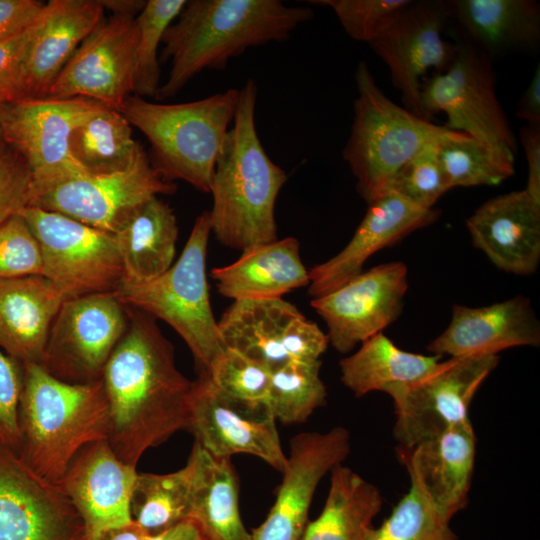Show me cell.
<instances>
[{
	"label": "cell",
	"mask_w": 540,
	"mask_h": 540,
	"mask_svg": "<svg viewBox=\"0 0 540 540\" xmlns=\"http://www.w3.org/2000/svg\"><path fill=\"white\" fill-rule=\"evenodd\" d=\"M127 329L102 383L109 408L106 441L124 463L186 429L194 381L177 368L174 349L151 315L128 307Z\"/></svg>",
	"instance_id": "6da1fadb"
},
{
	"label": "cell",
	"mask_w": 540,
	"mask_h": 540,
	"mask_svg": "<svg viewBox=\"0 0 540 540\" xmlns=\"http://www.w3.org/2000/svg\"><path fill=\"white\" fill-rule=\"evenodd\" d=\"M313 17L308 7L280 0H190L167 28L160 62L171 68L156 99L174 97L204 70H223L252 47L287 40Z\"/></svg>",
	"instance_id": "7a4b0ae2"
},
{
	"label": "cell",
	"mask_w": 540,
	"mask_h": 540,
	"mask_svg": "<svg viewBox=\"0 0 540 540\" xmlns=\"http://www.w3.org/2000/svg\"><path fill=\"white\" fill-rule=\"evenodd\" d=\"M257 94L253 79L239 89L234 120L210 188L211 232L224 246L241 251L278 239L275 204L288 179L286 172L268 156L258 136Z\"/></svg>",
	"instance_id": "3957f363"
},
{
	"label": "cell",
	"mask_w": 540,
	"mask_h": 540,
	"mask_svg": "<svg viewBox=\"0 0 540 540\" xmlns=\"http://www.w3.org/2000/svg\"><path fill=\"white\" fill-rule=\"evenodd\" d=\"M19 404L21 459L43 479L58 485L81 449L106 440L109 408L102 380L72 384L41 364L22 365Z\"/></svg>",
	"instance_id": "277c9868"
},
{
	"label": "cell",
	"mask_w": 540,
	"mask_h": 540,
	"mask_svg": "<svg viewBox=\"0 0 540 540\" xmlns=\"http://www.w3.org/2000/svg\"><path fill=\"white\" fill-rule=\"evenodd\" d=\"M238 97L239 89L235 88L176 104L130 95L119 111L148 139L151 165L165 181L182 180L198 191L210 193Z\"/></svg>",
	"instance_id": "5b68a950"
},
{
	"label": "cell",
	"mask_w": 540,
	"mask_h": 540,
	"mask_svg": "<svg viewBox=\"0 0 540 540\" xmlns=\"http://www.w3.org/2000/svg\"><path fill=\"white\" fill-rule=\"evenodd\" d=\"M354 118L342 157L367 204L378 198L398 170L452 130L416 116L389 99L364 61L355 72Z\"/></svg>",
	"instance_id": "8992f818"
},
{
	"label": "cell",
	"mask_w": 540,
	"mask_h": 540,
	"mask_svg": "<svg viewBox=\"0 0 540 540\" xmlns=\"http://www.w3.org/2000/svg\"><path fill=\"white\" fill-rule=\"evenodd\" d=\"M209 211L195 220L179 258L160 276L145 282L121 281L114 291L127 307L172 327L192 352L199 372L210 369L225 347L210 304L206 274Z\"/></svg>",
	"instance_id": "52a82bcc"
},
{
	"label": "cell",
	"mask_w": 540,
	"mask_h": 540,
	"mask_svg": "<svg viewBox=\"0 0 540 540\" xmlns=\"http://www.w3.org/2000/svg\"><path fill=\"white\" fill-rule=\"evenodd\" d=\"M106 107L83 97L26 99L7 104L0 137L28 165L32 178L30 205L55 186L87 175L70 152V137L77 126Z\"/></svg>",
	"instance_id": "ba28073f"
},
{
	"label": "cell",
	"mask_w": 540,
	"mask_h": 540,
	"mask_svg": "<svg viewBox=\"0 0 540 540\" xmlns=\"http://www.w3.org/2000/svg\"><path fill=\"white\" fill-rule=\"evenodd\" d=\"M19 214L39 243L42 275L68 299L118 288L124 271L115 234L35 206Z\"/></svg>",
	"instance_id": "9c48e42d"
},
{
	"label": "cell",
	"mask_w": 540,
	"mask_h": 540,
	"mask_svg": "<svg viewBox=\"0 0 540 540\" xmlns=\"http://www.w3.org/2000/svg\"><path fill=\"white\" fill-rule=\"evenodd\" d=\"M453 62L421 84L423 119L444 112L447 129L517 151V139L496 95L492 61L461 37Z\"/></svg>",
	"instance_id": "30bf717a"
},
{
	"label": "cell",
	"mask_w": 540,
	"mask_h": 540,
	"mask_svg": "<svg viewBox=\"0 0 540 540\" xmlns=\"http://www.w3.org/2000/svg\"><path fill=\"white\" fill-rule=\"evenodd\" d=\"M498 355L450 357L416 381L389 387L398 448H410L443 430L469 420V406L496 368Z\"/></svg>",
	"instance_id": "8fae6325"
},
{
	"label": "cell",
	"mask_w": 540,
	"mask_h": 540,
	"mask_svg": "<svg viewBox=\"0 0 540 540\" xmlns=\"http://www.w3.org/2000/svg\"><path fill=\"white\" fill-rule=\"evenodd\" d=\"M129 321L128 307L114 292L93 293L64 301L47 340L42 367L72 384L99 381Z\"/></svg>",
	"instance_id": "7c38bea8"
},
{
	"label": "cell",
	"mask_w": 540,
	"mask_h": 540,
	"mask_svg": "<svg viewBox=\"0 0 540 540\" xmlns=\"http://www.w3.org/2000/svg\"><path fill=\"white\" fill-rule=\"evenodd\" d=\"M175 190L174 183L154 170L143 148L127 169L70 179L38 196L30 206L116 234L144 202Z\"/></svg>",
	"instance_id": "4fadbf2b"
},
{
	"label": "cell",
	"mask_w": 540,
	"mask_h": 540,
	"mask_svg": "<svg viewBox=\"0 0 540 540\" xmlns=\"http://www.w3.org/2000/svg\"><path fill=\"white\" fill-rule=\"evenodd\" d=\"M449 19L447 1H410L396 21L368 45L389 69L404 108L422 118L421 77L434 68L447 70L453 62L456 43L442 38Z\"/></svg>",
	"instance_id": "5bb4252c"
},
{
	"label": "cell",
	"mask_w": 540,
	"mask_h": 540,
	"mask_svg": "<svg viewBox=\"0 0 540 540\" xmlns=\"http://www.w3.org/2000/svg\"><path fill=\"white\" fill-rule=\"evenodd\" d=\"M408 270L400 261L361 272L310 304L328 328V341L339 353L380 333L401 314Z\"/></svg>",
	"instance_id": "9a60e30c"
},
{
	"label": "cell",
	"mask_w": 540,
	"mask_h": 540,
	"mask_svg": "<svg viewBox=\"0 0 540 540\" xmlns=\"http://www.w3.org/2000/svg\"><path fill=\"white\" fill-rule=\"evenodd\" d=\"M136 17L112 14L81 43L46 98L83 97L120 110L133 93Z\"/></svg>",
	"instance_id": "2e32d148"
},
{
	"label": "cell",
	"mask_w": 540,
	"mask_h": 540,
	"mask_svg": "<svg viewBox=\"0 0 540 540\" xmlns=\"http://www.w3.org/2000/svg\"><path fill=\"white\" fill-rule=\"evenodd\" d=\"M0 540H86L83 521L59 486L2 444Z\"/></svg>",
	"instance_id": "e0dca14e"
},
{
	"label": "cell",
	"mask_w": 540,
	"mask_h": 540,
	"mask_svg": "<svg viewBox=\"0 0 540 540\" xmlns=\"http://www.w3.org/2000/svg\"><path fill=\"white\" fill-rule=\"evenodd\" d=\"M186 429L202 449L217 458L249 454L283 472V452L276 420L267 407L252 408L224 396L206 373L194 381Z\"/></svg>",
	"instance_id": "ac0fdd59"
},
{
	"label": "cell",
	"mask_w": 540,
	"mask_h": 540,
	"mask_svg": "<svg viewBox=\"0 0 540 540\" xmlns=\"http://www.w3.org/2000/svg\"><path fill=\"white\" fill-rule=\"evenodd\" d=\"M349 452L350 434L343 427L293 437L276 500L264 522L252 529L251 540H300L319 482Z\"/></svg>",
	"instance_id": "d6986e66"
},
{
	"label": "cell",
	"mask_w": 540,
	"mask_h": 540,
	"mask_svg": "<svg viewBox=\"0 0 540 540\" xmlns=\"http://www.w3.org/2000/svg\"><path fill=\"white\" fill-rule=\"evenodd\" d=\"M138 472L121 461L106 440L88 444L74 457L59 488L79 513L86 540L132 522L131 499Z\"/></svg>",
	"instance_id": "ffe728a7"
},
{
	"label": "cell",
	"mask_w": 540,
	"mask_h": 540,
	"mask_svg": "<svg viewBox=\"0 0 540 540\" xmlns=\"http://www.w3.org/2000/svg\"><path fill=\"white\" fill-rule=\"evenodd\" d=\"M439 215L437 209L421 208L386 190L368 204L348 244L338 254L309 270V295L316 298L340 287L361 273L364 263L373 254L432 224Z\"/></svg>",
	"instance_id": "44dd1931"
},
{
	"label": "cell",
	"mask_w": 540,
	"mask_h": 540,
	"mask_svg": "<svg viewBox=\"0 0 540 540\" xmlns=\"http://www.w3.org/2000/svg\"><path fill=\"white\" fill-rule=\"evenodd\" d=\"M475 247L500 270L534 273L540 261V203L525 189L493 197L467 219Z\"/></svg>",
	"instance_id": "7402d4cb"
},
{
	"label": "cell",
	"mask_w": 540,
	"mask_h": 540,
	"mask_svg": "<svg viewBox=\"0 0 540 540\" xmlns=\"http://www.w3.org/2000/svg\"><path fill=\"white\" fill-rule=\"evenodd\" d=\"M539 344L540 324L531 303L516 296L484 307L454 305L449 325L427 349L439 357H463Z\"/></svg>",
	"instance_id": "603a6c76"
},
{
	"label": "cell",
	"mask_w": 540,
	"mask_h": 540,
	"mask_svg": "<svg viewBox=\"0 0 540 540\" xmlns=\"http://www.w3.org/2000/svg\"><path fill=\"white\" fill-rule=\"evenodd\" d=\"M398 455L410 481L417 483L449 518L465 508L476 455V437L470 420L410 448H398Z\"/></svg>",
	"instance_id": "cb8c5ba5"
},
{
	"label": "cell",
	"mask_w": 540,
	"mask_h": 540,
	"mask_svg": "<svg viewBox=\"0 0 540 540\" xmlns=\"http://www.w3.org/2000/svg\"><path fill=\"white\" fill-rule=\"evenodd\" d=\"M100 0H50L35 25L23 77L26 99L46 98L81 43L103 22Z\"/></svg>",
	"instance_id": "d4e9b609"
},
{
	"label": "cell",
	"mask_w": 540,
	"mask_h": 540,
	"mask_svg": "<svg viewBox=\"0 0 540 540\" xmlns=\"http://www.w3.org/2000/svg\"><path fill=\"white\" fill-rule=\"evenodd\" d=\"M67 299L43 275L0 279V349L21 365L41 364L52 323Z\"/></svg>",
	"instance_id": "484cf974"
},
{
	"label": "cell",
	"mask_w": 540,
	"mask_h": 540,
	"mask_svg": "<svg viewBox=\"0 0 540 540\" xmlns=\"http://www.w3.org/2000/svg\"><path fill=\"white\" fill-rule=\"evenodd\" d=\"M463 40L488 57L532 52L540 41V5L534 0L447 1Z\"/></svg>",
	"instance_id": "4316f807"
},
{
	"label": "cell",
	"mask_w": 540,
	"mask_h": 540,
	"mask_svg": "<svg viewBox=\"0 0 540 540\" xmlns=\"http://www.w3.org/2000/svg\"><path fill=\"white\" fill-rule=\"evenodd\" d=\"M211 277L218 292L233 300L282 298L310 282L309 270L301 260L299 242L294 237L244 250L233 263L213 268Z\"/></svg>",
	"instance_id": "83f0119b"
},
{
	"label": "cell",
	"mask_w": 540,
	"mask_h": 540,
	"mask_svg": "<svg viewBox=\"0 0 540 540\" xmlns=\"http://www.w3.org/2000/svg\"><path fill=\"white\" fill-rule=\"evenodd\" d=\"M300 314L283 298H242L234 300L217 323L225 348L274 371L289 361L283 340Z\"/></svg>",
	"instance_id": "f1b7e54d"
},
{
	"label": "cell",
	"mask_w": 540,
	"mask_h": 540,
	"mask_svg": "<svg viewBox=\"0 0 540 540\" xmlns=\"http://www.w3.org/2000/svg\"><path fill=\"white\" fill-rule=\"evenodd\" d=\"M191 467L189 520L206 540H251L239 511V488L229 458H217L194 443L187 461Z\"/></svg>",
	"instance_id": "f546056e"
},
{
	"label": "cell",
	"mask_w": 540,
	"mask_h": 540,
	"mask_svg": "<svg viewBox=\"0 0 540 540\" xmlns=\"http://www.w3.org/2000/svg\"><path fill=\"white\" fill-rule=\"evenodd\" d=\"M178 224L170 205L154 196L144 202L115 234L128 282H145L174 263Z\"/></svg>",
	"instance_id": "4dcf8cb0"
},
{
	"label": "cell",
	"mask_w": 540,
	"mask_h": 540,
	"mask_svg": "<svg viewBox=\"0 0 540 540\" xmlns=\"http://www.w3.org/2000/svg\"><path fill=\"white\" fill-rule=\"evenodd\" d=\"M330 472L324 508L306 525L300 540H364L381 510V493L349 467L339 464Z\"/></svg>",
	"instance_id": "1f68e13d"
},
{
	"label": "cell",
	"mask_w": 540,
	"mask_h": 540,
	"mask_svg": "<svg viewBox=\"0 0 540 540\" xmlns=\"http://www.w3.org/2000/svg\"><path fill=\"white\" fill-rule=\"evenodd\" d=\"M439 358L404 351L380 332L340 361L341 382L357 397L373 391L385 392L391 386L418 380Z\"/></svg>",
	"instance_id": "d6a6232c"
},
{
	"label": "cell",
	"mask_w": 540,
	"mask_h": 540,
	"mask_svg": "<svg viewBox=\"0 0 540 540\" xmlns=\"http://www.w3.org/2000/svg\"><path fill=\"white\" fill-rule=\"evenodd\" d=\"M69 146L73 158L89 175L123 171L143 149L133 138L128 120L120 111L109 107L77 126Z\"/></svg>",
	"instance_id": "836d02e7"
},
{
	"label": "cell",
	"mask_w": 540,
	"mask_h": 540,
	"mask_svg": "<svg viewBox=\"0 0 540 540\" xmlns=\"http://www.w3.org/2000/svg\"><path fill=\"white\" fill-rule=\"evenodd\" d=\"M438 157L450 189L497 185L515 172V153L453 132L436 144Z\"/></svg>",
	"instance_id": "e575fe53"
},
{
	"label": "cell",
	"mask_w": 540,
	"mask_h": 540,
	"mask_svg": "<svg viewBox=\"0 0 540 540\" xmlns=\"http://www.w3.org/2000/svg\"><path fill=\"white\" fill-rule=\"evenodd\" d=\"M191 467L172 473H138L131 499L132 520L147 535H155L189 520Z\"/></svg>",
	"instance_id": "d590c367"
},
{
	"label": "cell",
	"mask_w": 540,
	"mask_h": 540,
	"mask_svg": "<svg viewBox=\"0 0 540 540\" xmlns=\"http://www.w3.org/2000/svg\"><path fill=\"white\" fill-rule=\"evenodd\" d=\"M321 361H288L272 371L266 405L283 424L302 423L325 404L327 391L320 378Z\"/></svg>",
	"instance_id": "8d00e7d4"
},
{
	"label": "cell",
	"mask_w": 540,
	"mask_h": 540,
	"mask_svg": "<svg viewBox=\"0 0 540 540\" xmlns=\"http://www.w3.org/2000/svg\"><path fill=\"white\" fill-rule=\"evenodd\" d=\"M410 483L390 516L379 527H371L364 540H457L450 527L451 518L417 483Z\"/></svg>",
	"instance_id": "74e56055"
},
{
	"label": "cell",
	"mask_w": 540,
	"mask_h": 540,
	"mask_svg": "<svg viewBox=\"0 0 540 540\" xmlns=\"http://www.w3.org/2000/svg\"><path fill=\"white\" fill-rule=\"evenodd\" d=\"M186 0H148L136 16L138 41L135 55L133 93L156 97L160 84L158 48L167 28L176 19Z\"/></svg>",
	"instance_id": "f35d334b"
},
{
	"label": "cell",
	"mask_w": 540,
	"mask_h": 540,
	"mask_svg": "<svg viewBox=\"0 0 540 540\" xmlns=\"http://www.w3.org/2000/svg\"><path fill=\"white\" fill-rule=\"evenodd\" d=\"M204 373L232 401L252 408L267 407L272 371L264 365L225 348Z\"/></svg>",
	"instance_id": "ab89813d"
},
{
	"label": "cell",
	"mask_w": 540,
	"mask_h": 540,
	"mask_svg": "<svg viewBox=\"0 0 540 540\" xmlns=\"http://www.w3.org/2000/svg\"><path fill=\"white\" fill-rule=\"evenodd\" d=\"M436 144L426 146L405 163L390 180L386 190L399 194L421 208L433 209L438 199L450 190Z\"/></svg>",
	"instance_id": "60d3db41"
},
{
	"label": "cell",
	"mask_w": 540,
	"mask_h": 540,
	"mask_svg": "<svg viewBox=\"0 0 540 540\" xmlns=\"http://www.w3.org/2000/svg\"><path fill=\"white\" fill-rule=\"evenodd\" d=\"M411 0H313L329 7L354 40L371 43L386 31Z\"/></svg>",
	"instance_id": "b9f144b4"
},
{
	"label": "cell",
	"mask_w": 540,
	"mask_h": 540,
	"mask_svg": "<svg viewBox=\"0 0 540 540\" xmlns=\"http://www.w3.org/2000/svg\"><path fill=\"white\" fill-rule=\"evenodd\" d=\"M39 243L20 215L0 223V279L42 275Z\"/></svg>",
	"instance_id": "7bdbcfd3"
},
{
	"label": "cell",
	"mask_w": 540,
	"mask_h": 540,
	"mask_svg": "<svg viewBox=\"0 0 540 540\" xmlns=\"http://www.w3.org/2000/svg\"><path fill=\"white\" fill-rule=\"evenodd\" d=\"M32 178L24 159L0 137V223L30 206Z\"/></svg>",
	"instance_id": "ee69618b"
},
{
	"label": "cell",
	"mask_w": 540,
	"mask_h": 540,
	"mask_svg": "<svg viewBox=\"0 0 540 540\" xmlns=\"http://www.w3.org/2000/svg\"><path fill=\"white\" fill-rule=\"evenodd\" d=\"M23 388L22 365L0 349V444L19 454V404Z\"/></svg>",
	"instance_id": "f6af8a7d"
},
{
	"label": "cell",
	"mask_w": 540,
	"mask_h": 540,
	"mask_svg": "<svg viewBox=\"0 0 540 540\" xmlns=\"http://www.w3.org/2000/svg\"><path fill=\"white\" fill-rule=\"evenodd\" d=\"M36 22L26 30L0 41V103L24 100L25 60Z\"/></svg>",
	"instance_id": "bcb514c9"
},
{
	"label": "cell",
	"mask_w": 540,
	"mask_h": 540,
	"mask_svg": "<svg viewBox=\"0 0 540 540\" xmlns=\"http://www.w3.org/2000/svg\"><path fill=\"white\" fill-rule=\"evenodd\" d=\"M328 344L327 334L302 313L292 321L283 340L288 360L300 362L320 360Z\"/></svg>",
	"instance_id": "7dc6e473"
},
{
	"label": "cell",
	"mask_w": 540,
	"mask_h": 540,
	"mask_svg": "<svg viewBox=\"0 0 540 540\" xmlns=\"http://www.w3.org/2000/svg\"><path fill=\"white\" fill-rule=\"evenodd\" d=\"M44 8L45 3L38 0H0V41L32 26Z\"/></svg>",
	"instance_id": "c3c4849f"
},
{
	"label": "cell",
	"mask_w": 540,
	"mask_h": 540,
	"mask_svg": "<svg viewBox=\"0 0 540 540\" xmlns=\"http://www.w3.org/2000/svg\"><path fill=\"white\" fill-rule=\"evenodd\" d=\"M528 167L526 192L540 203V125L526 124L519 130Z\"/></svg>",
	"instance_id": "681fc988"
},
{
	"label": "cell",
	"mask_w": 540,
	"mask_h": 540,
	"mask_svg": "<svg viewBox=\"0 0 540 540\" xmlns=\"http://www.w3.org/2000/svg\"><path fill=\"white\" fill-rule=\"evenodd\" d=\"M516 116L527 124L540 125V65L538 64L530 83L520 97Z\"/></svg>",
	"instance_id": "f907efd6"
},
{
	"label": "cell",
	"mask_w": 540,
	"mask_h": 540,
	"mask_svg": "<svg viewBox=\"0 0 540 540\" xmlns=\"http://www.w3.org/2000/svg\"><path fill=\"white\" fill-rule=\"evenodd\" d=\"M143 540H206L198 525L192 520L182 521L171 528Z\"/></svg>",
	"instance_id": "816d5d0a"
},
{
	"label": "cell",
	"mask_w": 540,
	"mask_h": 540,
	"mask_svg": "<svg viewBox=\"0 0 540 540\" xmlns=\"http://www.w3.org/2000/svg\"><path fill=\"white\" fill-rule=\"evenodd\" d=\"M104 9L112 14L136 17L143 9L146 1L143 0H100Z\"/></svg>",
	"instance_id": "f5cc1de1"
},
{
	"label": "cell",
	"mask_w": 540,
	"mask_h": 540,
	"mask_svg": "<svg viewBox=\"0 0 540 540\" xmlns=\"http://www.w3.org/2000/svg\"><path fill=\"white\" fill-rule=\"evenodd\" d=\"M146 536L149 535L132 520L125 526L108 531L100 540H143Z\"/></svg>",
	"instance_id": "db71d44e"
},
{
	"label": "cell",
	"mask_w": 540,
	"mask_h": 540,
	"mask_svg": "<svg viewBox=\"0 0 540 540\" xmlns=\"http://www.w3.org/2000/svg\"><path fill=\"white\" fill-rule=\"evenodd\" d=\"M6 107H7V104L0 103V127H1V122L3 120L4 114L6 111Z\"/></svg>",
	"instance_id": "11a10c76"
}]
</instances>
